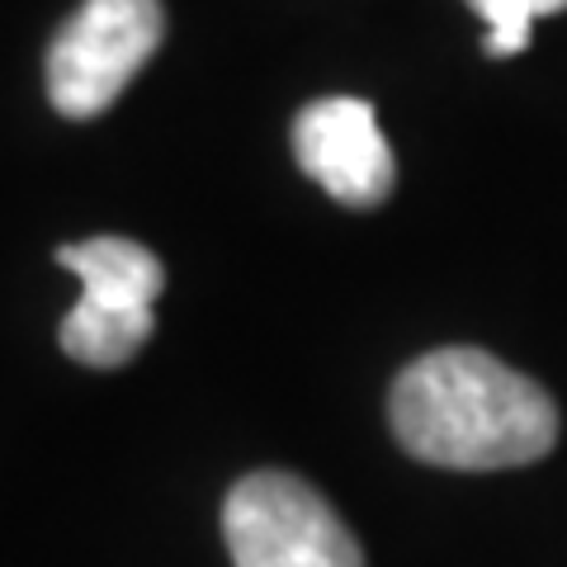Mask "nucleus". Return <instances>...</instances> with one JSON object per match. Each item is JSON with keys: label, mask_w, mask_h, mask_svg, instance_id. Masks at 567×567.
<instances>
[{"label": "nucleus", "mask_w": 567, "mask_h": 567, "mask_svg": "<svg viewBox=\"0 0 567 567\" xmlns=\"http://www.w3.org/2000/svg\"><path fill=\"white\" fill-rule=\"evenodd\" d=\"M58 265L81 279L76 308L58 327L62 350L91 369L128 364L156 331V298L166 289L162 260L133 237H91L62 246Z\"/></svg>", "instance_id": "f03ea898"}, {"label": "nucleus", "mask_w": 567, "mask_h": 567, "mask_svg": "<svg viewBox=\"0 0 567 567\" xmlns=\"http://www.w3.org/2000/svg\"><path fill=\"white\" fill-rule=\"evenodd\" d=\"M468 6L487 20V39H483L487 58H520L529 39H535V20L563 14L567 0H468Z\"/></svg>", "instance_id": "423d86ee"}, {"label": "nucleus", "mask_w": 567, "mask_h": 567, "mask_svg": "<svg viewBox=\"0 0 567 567\" xmlns=\"http://www.w3.org/2000/svg\"><path fill=\"white\" fill-rule=\"evenodd\" d=\"M166 39L162 0H85L48 48V100L66 118H95L128 91Z\"/></svg>", "instance_id": "20e7f679"}, {"label": "nucleus", "mask_w": 567, "mask_h": 567, "mask_svg": "<svg viewBox=\"0 0 567 567\" xmlns=\"http://www.w3.org/2000/svg\"><path fill=\"white\" fill-rule=\"evenodd\" d=\"M293 156L308 181L346 208H379L398 185V162L374 104L354 95L312 100L293 118Z\"/></svg>", "instance_id": "39448f33"}, {"label": "nucleus", "mask_w": 567, "mask_h": 567, "mask_svg": "<svg viewBox=\"0 0 567 567\" xmlns=\"http://www.w3.org/2000/svg\"><path fill=\"white\" fill-rule=\"evenodd\" d=\"M233 567H364L360 539L317 487L293 473H251L223 502Z\"/></svg>", "instance_id": "7ed1b4c3"}, {"label": "nucleus", "mask_w": 567, "mask_h": 567, "mask_svg": "<svg viewBox=\"0 0 567 567\" xmlns=\"http://www.w3.org/2000/svg\"><path fill=\"white\" fill-rule=\"evenodd\" d=\"M398 445L435 468L492 473L558 445V402L487 350L445 346L412 360L388 393Z\"/></svg>", "instance_id": "f257e3e1"}]
</instances>
